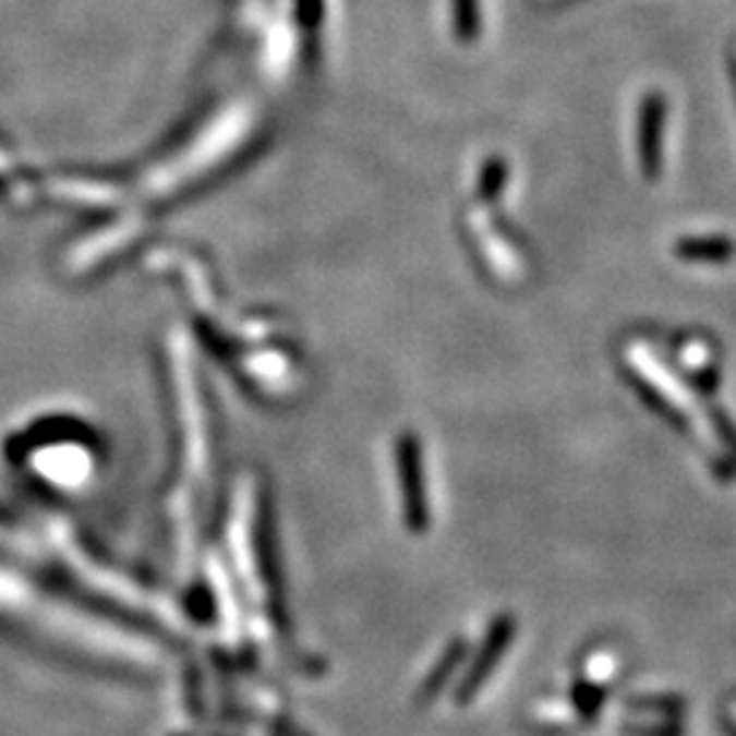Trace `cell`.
I'll return each mask as SVG.
<instances>
[{"label": "cell", "mask_w": 736, "mask_h": 736, "mask_svg": "<svg viewBox=\"0 0 736 736\" xmlns=\"http://www.w3.org/2000/svg\"><path fill=\"white\" fill-rule=\"evenodd\" d=\"M665 98L660 93H649L638 114V161L641 172L649 180L663 172V140H665Z\"/></svg>", "instance_id": "obj_1"}, {"label": "cell", "mask_w": 736, "mask_h": 736, "mask_svg": "<svg viewBox=\"0 0 736 736\" xmlns=\"http://www.w3.org/2000/svg\"><path fill=\"white\" fill-rule=\"evenodd\" d=\"M734 251V245L723 238H692L679 243V254L687 260H723Z\"/></svg>", "instance_id": "obj_2"}]
</instances>
